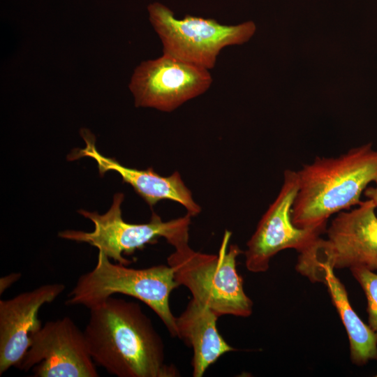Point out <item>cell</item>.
<instances>
[{
    "label": "cell",
    "instance_id": "1",
    "mask_svg": "<svg viewBox=\"0 0 377 377\" xmlns=\"http://www.w3.org/2000/svg\"><path fill=\"white\" fill-rule=\"evenodd\" d=\"M84 334L95 363L118 377H177L163 341L138 303L110 296L89 309Z\"/></svg>",
    "mask_w": 377,
    "mask_h": 377
},
{
    "label": "cell",
    "instance_id": "2",
    "mask_svg": "<svg viewBox=\"0 0 377 377\" xmlns=\"http://www.w3.org/2000/svg\"><path fill=\"white\" fill-rule=\"evenodd\" d=\"M299 189L292 221L300 228H326L333 214L361 202V195L377 181V150L371 143L337 157H316L297 170Z\"/></svg>",
    "mask_w": 377,
    "mask_h": 377
},
{
    "label": "cell",
    "instance_id": "3",
    "mask_svg": "<svg viewBox=\"0 0 377 377\" xmlns=\"http://www.w3.org/2000/svg\"><path fill=\"white\" fill-rule=\"evenodd\" d=\"M231 232L226 230L218 254L193 250L188 239L177 244L168 257L178 286L186 287L192 299L207 306L219 317L231 315L249 317L253 302L245 293L243 279L237 270V258L242 251L228 242Z\"/></svg>",
    "mask_w": 377,
    "mask_h": 377
},
{
    "label": "cell",
    "instance_id": "4",
    "mask_svg": "<svg viewBox=\"0 0 377 377\" xmlns=\"http://www.w3.org/2000/svg\"><path fill=\"white\" fill-rule=\"evenodd\" d=\"M177 286L168 265L130 268L111 263L105 253L98 251L96 266L80 276L66 304L90 309L114 294L128 295L145 303L162 320L170 334L178 337L176 317L169 304L170 293Z\"/></svg>",
    "mask_w": 377,
    "mask_h": 377
},
{
    "label": "cell",
    "instance_id": "5",
    "mask_svg": "<svg viewBox=\"0 0 377 377\" xmlns=\"http://www.w3.org/2000/svg\"><path fill=\"white\" fill-rule=\"evenodd\" d=\"M369 199L351 210L338 213L327 229V238L317 239L300 253L297 271L318 282L323 269L363 267L377 270V216Z\"/></svg>",
    "mask_w": 377,
    "mask_h": 377
},
{
    "label": "cell",
    "instance_id": "6",
    "mask_svg": "<svg viewBox=\"0 0 377 377\" xmlns=\"http://www.w3.org/2000/svg\"><path fill=\"white\" fill-rule=\"evenodd\" d=\"M149 20L163 45V54L212 69L226 47L247 42L255 34L252 21L226 25L215 19L186 15L178 19L163 4L149 5Z\"/></svg>",
    "mask_w": 377,
    "mask_h": 377
},
{
    "label": "cell",
    "instance_id": "7",
    "mask_svg": "<svg viewBox=\"0 0 377 377\" xmlns=\"http://www.w3.org/2000/svg\"><path fill=\"white\" fill-rule=\"evenodd\" d=\"M123 193L114 195L112 204L104 214L81 209L79 213L94 224L92 232L67 230L59 233L61 238L86 242L102 251L110 259L125 265L131 261L123 255H131L142 249L146 244H154L159 237H164L172 246L188 239L191 216L186 214L168 221L153 212L147 223H130L123 220L121 205Z\"/></svg>",
    "mask_w": 377,
    "mask_h": 377
},
{
    "label": "cell",
    "instance_id": "8",
    "mask_svg": "<svg viewBox=\"0 0 377 377\" xmlns=\"http://www.w3.org/2000/svg\"><path fill=\"white\" fill-rule=\"evenodd\" d=\"M212 83L209 71L166 54L141 62L128 84L136 107L172 112L205 93Z\"/></svg>",
    "mask_w": 377,
    "mask_h": 377
},
{
    "label": "cell",
    "instance_id": "9",
    "mask_svg": "<svg viewBox=\"0 0 377 377\" xmlns=\"http://www.w3.org/2000/svg\"><path fill=\"white\" fill-rule=\"evenodd\" d=\"M298 189L297 172L285 170L279 194L246 244L245 265L249 271L266 272L276 253L287 249L303 252L326 231V228H300L293 224L291 213Z\"/></svg>",
    "mask_w": 377,
    "mask_h": 377
},
{
    "label": "cell",
    "instance_id": "10",
    "mask_svg": "<svg viewBox=\"0 0 377 377\" xmlns=\"http://www.w3.org/2000/svg\"><path fill=\"white\" fill-rule=\"evenodd\" d=\"M84 331L68 317L47 322L31 337V345L16 367L32 369L35 377H97Z\"/></svg>",
    "mask_w": 377,
    "mask_h": 377
},
{
    "label": "cell",
    "instance_id": "11",
    "mask_svg": "<svg viewBox=\"0 0 377 377\" xmlns=\"http://www.w3.org/2000/svg\"><path fill=\"white\" fill-rule=\"evenodd\" d=\"M65 289L63 283L42 285L9 300H0V375L17 367L43 326L38 312Z\"/></svg>",
    "mask_w": 377,
    "mask_h": 377
},
{
    "label": "cell",
    "instance_id": "12",
    "mask_svg": "<svg viewBox=\"0 0 377 377\" xmlns=\"http://www.w3.org/2000/svg\"><path fill=\"white\" fill-rule=\"evenodd\" d=\"M80 134L86 146L71 154L70 160L83 156L93 158L97 163L101 176L108 171L117 172L123 182L130 184L150 207L160 200H169L183 205L191 216L200 212V207L193 199L191 191L185 186L178 172L169 177H163L151 168L143 170L126 167L116 159L101 154L95 145L94 136L89 130L82 128Z\"/></svg>",
    "mask_w": 377,
    "mask_h": 377
},
{
    "label": "cell",
    "instance_id": "13",
    "mask_svg": "<svg viewBox=\"0 0 377 377\" xmlns=\"http://www.w3.org/2000/svg\"><path fill=\"white\" fill-rule=\"evenodd\" d=\"M218 318L212 310L193 299L176 317L178 338L184 339L193 348V377H202L209 366L223 355L236 350L219 332Z\"/></svg>",
    "mask_w": 377,
    "mask_h": 377
},
{
    "label": "cell",
    "instance_id": "14",
    "mask_svg": "<svg viewBox=\"0 0 377 377\" xmlns=\"http://www.w3.org/2000/svg\"><path fill=\"white\" fill-rule=\"evenodd\" d=\"M324 283L347 332L352 363L362 366L377 360V339L350 304L346 289L334 269H323L319 281Z\"/></svg>",
    "mask_w": 377,
    "mask_h": 377
},
{
    "label": "cell",
    "instance_id": "15",
    "mask_svg": "<svg viewBox=\"0 0 377 377\" xmlns=\"http://www.w3.org/2000/svg\"><path fill=\"white\" fill-rule=\"evenodd\" d=\"M350 270L365 294L368 325L377 339V274L363 267H353Z\"/></svg>",
    "mask_w": 377,
    "mask_h": 377
},
{
    "label": "cell",
    "instance_id": "16",
    "mask_svg": "<svg viewBox=\"0 0 377 377\" xmlns=\"http://www.w3.org/2000/svg\"><path fill=\"white\" fill-rule=\"evenodd\" d=\"M20 277V273H12L1 278L0 280V293L2 294L6 288L17 281Z\"/></svg>",
    "mask_w": 377,
    "mask_h": 377
},
{
    "label": "cell",
    "instance_id": "17",
    "mask_svg": "<svg viewBox=\"0 0 377 377\" xmlns=\"http://www.w3.org/2000/svg\"><path fill=\"white\" fill-rule=\"evenodd\" d=\"M364 194L367 199L371 200L377 208V181L374 186H368L364 191Z\"/></svg>",
    "mask_w": 377,
    "mask_h": 377
}]
</instances>
